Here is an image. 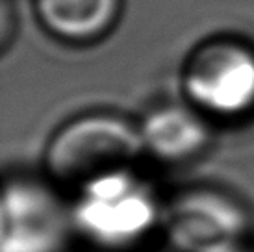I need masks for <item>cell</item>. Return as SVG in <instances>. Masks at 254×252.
I'll use <instances>...</instances> for the list:
<instances>
[{
  "instance_id": "1",
  "label": "cell",
  "mask_w": 254,
  "mask_h": 252,
  "mask_svg": "<svg viewBox=\"0 0 254 252\" xmlns=\"http://www.w3.org/2000/svg\"><path fill=\"white\" fill-rule=\"evenodd\" d=\"M72 224L102 247H128L147 236L158 219L150 189L130 167L95 176L80 186Z\"/></svg>"
},
{
  "instance_id": "2",
  "label": "cell",
  "mask_w": 254,
  "mask_h": 252,
  "mask_svg": "<svg viewBox=\"0 0 254 252\" xmlns=\"http://www.w3.org/2000/svg\"><path fill=\"white\" fill-rule=\"evenodd\" d=\"M143 150L139 130L119 117L91 115L72 121L50 141L49 171L78 186L102 173L128 167Z\"/></svg>"
},
{
  "instance_id": "3",
  "label": "cell",
  "mask_w": 254,
  "mask_h": 252,
  "mask_svg": "<svg viewBox=\"0 0 254 252\" xmlns=\"http://www.w3.org/2000/svg\"><path fill=\"white\" fill-rule=\"evenodd\" d=\"M184 91L195 108L217 117L254 110V52L236 41L200 47L184 70Z\"/></svg>"
},
{
  "instance_id": "4",
  "label": "cell",
  "mask_w": 254,
  "mask_h": 252,
  "mask_svg": "<svg viewBox=\"0 0 254 252\" xmlns=\"http://www.w3.org/2000/svg\"><path fill=\"white\" fill-rule=\"evenodd\" d=\"M163 226L178 252H232L241 247L247 217L217 191H190L167 206Z\"/></svg>"
},
{
  "instance_id": "5",
  "label": "cell",
  "mask_w": 254,
  "mask_h": 252,
  "mask_svg": "<svg viewBox=\"0 0 254 252\" xmlns=\"http://www.w3.org/2000/svg\"><path fill=\"white\" fill-rule=\"evenodd\" d=\"M67 228L64 206L41 184L13 180L4 188L0 252H60Z\"/></svg>"
},
{
  "instance_id": "6",
  "label": "cell",
  "mask_w": 254,
  "mask_h": 252,
  "mask_svg": "<svg viewBox=\"0 0 254 252\" xmlns=\"http://www.w3.org/2000/svg\"><path fill=\"white\" fill-rule=\"evenodd\" d=\"M139 133L143 148L165 161L191 158L208 141V130L202 119L180 106H165L148 113Z\"/></svg>"
},
{
  "instance_id": "7",
  "label": "cell",
  "mask_w": 254,
  "mask_h": 252,
  "mask_svg": "<svg viewBox=\"0 0 254 252\" xmlns=\"http://www.w3.org/2000/svg\"><path fill=\"white\" fill-rule=\"evenodd\" d=\"M121 0H36L43 26L58 37L82 41L104 34L119 13Z\"/></svg>"
},
{
  "instance_id": "8",
  "label": "cell",
  "mask_w": 254,
  "mask_h": 252,
  "mask_svg": "<svg viewBox=\"0 0 254 252\" xmlns=\"http://www.w3.org/2000/svg\"><path fill=\"white\" fill-rule=\"evenodd\" d=\"M232 252H247V251H245L243 247H240V249H236V251H232Z\"/></svg>"
}]
</instances>
